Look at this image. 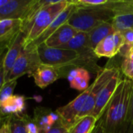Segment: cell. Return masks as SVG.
<instances>
[{"label": "cell", "mask_w": 133, "mask_h": 133, "mask_svg": "<svg viewBox=\"0 0 133 133\" xmlns=\"http://www.w3.org/2000/svg\"><path fill=\"white\" fill-rule=\"evenodd\" d=\"M121 68L122 72L126 76V78L133 80V61L128 58H124Z\"/></svg>", "instance_id": "24"}, {"label": "cell", "mask_w": 133, "mask_h": 133, "mask_svg": "<svg viewBox=\"0 0 133 133\" xmlns=\"http://www.w3.org/2000/svg\"><path fill=\"white\" fill-rule=\"evenodd\" d=\"M115 32V31L111 22L103 23L95 26L94 28H93L91 30H90L87 33L91 48L94 50L96 46L101 41H103L104 38H106L109 35L114 34Z\"/></svg>", "instance_id": "18"}, {"label": "cell", "mask_w": 133, "mask_h": 133, "mask_svg": "<svg viewBox=\"0 0 133 133\" xmlns=\"http://www.w3.org/2000/svg\"><path fill=\"white\" fill-rule=\"evenodd\" d=\"M120 70L115 67H106L102 69L98 73L94 79V83L90 86V94L85 103L82 111L79 114L77 119H79L86 115H90L92 112L95 104L97 101V97L98 96V94L102 90V88L110 81V79L115 76L118 72H119Z\"/></svg>", "instance_id": "7"}, {"label": "cell", "mask_w": 133, "mask_h": 133, "mask_svg": "<svg viewBox=\"0 0 133 133\" xmlns=\"http://www.w3.org/2000/svg\"><path fill=\"white\" fill-rule=\"evenodd\" d=\"M60 48L69 49L76 51L79 55L81 59L86 64L87 67H88L90 69H93L94 71L97 70V73L100 72L99 70L102 69H100L96 63V59L97 57L95 55L94 49L90 44L87 33L79 31L69 43Z\"/></svg>", "instance_id": "6"}, {"label": "cell", "mask_w": 133, "mask_h": 133, "mask_svg": "<svg viewBox=\"0 0 133 133\" xmlns=\"http://www.w3.org/2000/svg\"><path fill=\"white\" fill-rule=\"evenodd\" d=\"M27 131H28V133H40L41 132V130L39 129L36 123L30 117L28 118V120H27Z\"/></svg>", "instance_id": "27"}, {"label": "cell", "mask_w": 133, "mask_h": 133, "mask_svg": "<svg viewBox=\"0 0 133 133\" xmlns=\"http://www.w3.org/2000/svg\"><path fill=\"white\" fill-rule=\"evenodd\" d=\"M132 90V80L122 79L104 114L97 122L105 133H116L126 122Z\"/></svg>", "instance_id": "1"}, {"label": "cell", "mask_w": 133, "mask_h": 133, "mask_svg": "<svg viewBox=\"0 0 133 133\" xmlns=\"http://www.w3.org/2000/svg\"><path fill=\"white\" fill-rule=\"evenodd\" d=\"M97 120L92 115H86L76 120L68 129V133H92L97 124Z\"/></svg>", "instance_id": "19"}, {"label": "cell", "mask_w": 133, "mask_h": 133, "mask_svg": "<svg viewBox=\"0 0 133 133\" xmlns=\"http://www.w3.org/2000/svg\"><path fill=\"white\" fill-rule=\"evenodd\" d=\"M92 133H105V132H104V129L102 128V126L97 122L96 127L94 128V131L92 132Z\"/></svg>", "instance_id": "30"}, {"label": "cell", "mask_w": 133, "mask_h": 133, "mask_svg": "<svg viewBox=\"0 0 133 133\" xmlns=\"http://www.w3.org/2000/svg\"><path fill=\"white\" fill-rule=\"evenodd\" d=\"M124 44V37L121 32H115L101 41L94 51L97 58H113L118 55Z\"/></svg>", "instance_id": "10"}, {"label": "cell", "mask_w": 133, "mask_h": 133, "mask_svg": "<svg viewBox=\"0 0 133 133\" xmlns=\"http://www.w3.org/2000/svg\"><path fill=\"white\" fill-rule=\"evenodd\" d=\"M68 132L67 127L63 124L61 119H59L50 129L45 131H41L40 133H65Z\"/></svg>", "instance_id": "25"}, {"label": "cell", "mask_w": 133, "mask_h": 133, "mask_svg": "<svg viewBox=\"0 0 133 133\" xmlns=\"http://www.w3.org/2000/svg\"><path fill=\"white\" fill-rule=\"evenodd\" d=\"M41 131L50 129L59 119V115L55 112L45 108H37L34 117L32 118Z\"/></svg>", "instance_id": "17"}, {"label": "cell", "mask_w": 133, "mask_h": 133, "mask_svg": "<svg viewBox=\"0 0 133 133\" xmlns=\"http://www.w3.org/2000/svg\"><path fill=\"white\" fill-rule=\"evenodd\" d=\"M31 76L34 78L35 84L44 89L59 79L62 76V72L56 68L41 64Z\"/></svg>", "instance_id": "13"}, {"label": "cell", "mask_w": 133, "mask_h": 133, "mask_svg": "<svg viewBox=\"0 0 133 133\" xmlns=\"http://www.w3.org/2000/svg\"><path fill=\"white\" fill-rule=\"evenodd\" d=\"M25 97L20 95H12L3 103L0 104V115L2 117L18 115L25 109Z\"/></svg>", "instance_id": "16"}, {"label": "cell", "mask_w": 133, "mask_h": 133, "mask_svg": "<svg viewBox=\"0 0 133 133\" xmlns=\"http://www.w3.org/2000/svg\"><path fill=\"white\" fill-rule=\"evenodd\" d=\"M65 133H68V132H65Z\"/></svg>", "instance_id": "35"}, {"label": "cell", "mask_w": 133, "mask_h": 133, "mask_svg": "<svg viewBox=\"0 0 133 133\" xmlns=\"http://www.w3.org/2000/svg\"><path fill=\"white\" fill-rule=\"evenodd\" d=\"M132 94H131V99H130V104H129V109L126 118V122H130L133 123V81L132 80Z\"/></svg>", "instance_id": "28"}, {"label": "cell", "mask_w": 133, "mask_h": 133, "mask_svg": "<svg viewBox=\"0 0 133 133\" xmlns=\"http://www.w3.org/2000/svg\"><path fill=\"white\" fill-rule=\"evenodd\" d=\"M75 5V4H74ZM67 23L78 31L88 33L95 26L111 22L115 14L107 9L76 5Z\"/></svg>", "instance_id": "3"}, {"label": "cell", "mask_w": 133, "mask_h": 133, "mask_svg": "<svg viewBox=\"0 0 133 133\" xmlns=\"http://www.w3.org/2000/svg\"><path fill=\"white\" fill-rule=\"evenodd\" d=\"M125 58H129L130 60L133 61V47L131 48V49H130V51H129V52L128 55H127Z\"/></svg>", "instance_id": "32"}, {"label": "cell", "mask_w": 133, "mask_h": 133, "mask_svg": "<svg viewBox=\"0 0 133 133\" xmlns=\"http://www.w3.org/2000/svg\"><path fill=\"white\" fill-rule=\"evenodd\" d=\"M1 120H2V116H1V115H0V124H1ZM0 128H1V126H0Z\"/></svg>", "instance_id": "34"}, {"label": "cell", "mask_w": 133, "mask_h": 133, "mask_svg": "<svg viewBox=\"0 0 133 133\" xmlns=\"http://www.w3.org/2000/svg\"><path fill=\"white\" fill-rule=\"evenodd\" d=\"M34 0H9L0 8V19L22 20Z\"/></svg>", "instance_id": "12"}, {"label": "cell", "mask_w": 133, "mask_h": 133, "mask_svg": "<svg viewBox=\"0 0 133 133\" xmlns=\"http://www.w3.org/2000/svg\"><path fill=\"white\" fill-rule=\"evenodd\" d=\"M28 116L26 115H11L6 117L8 126V133H28L27 120Z\"/></svg>", "instance_id": "20"}, {"label": "cell", "mask_w": 133, "mask_h": 133, "mask_svg": "<svg viewBox=\"0 0 133 133\" xmlns=\"http://www.w3.org/2000/svg\"><path fill=\"white\" fill-rule=\"evenodd\" d=\"M132 81H133V80H132Z\"/></svg>", "instance_id": "36"}, {"label": "cell", "mask_w": 133, "mask_h": 133, "mask_svg": "<svg viewBox=\"0 0 133 133\" xmlns=\"http://www.w3.org/2000/svg\"><path fill=\"white\" fill-rule=\"evenodd\" d=\"M25 36L22 32H19L13 40L12 43L9 47L3 61V66L5 74V80L9 75L16 61L17 60L21 51L23 48Z\"/></svg>", "instance_id": "14"}, {"label": "cell", "mask_w": 133, "mask_h": 133, "mask_svg": "<svg viewBox=\"0 0 133 133\" xmlns=\"http://www.w3.org/2000/svg\"><path fill=\"white\" fill-rule=\"evenodd\" d=\"M111 23L115 32H122L129 29H133V13L115 16Z\"/></svg>", "instance_id": "21"}, {"label": "cell", "mask_w": 133, "mask_h": 133, "mask_svg": "<svg viewBox=\"0 0 133 133\" xmlns=\"http://www.w3.org/2000/svg\"><path fill=\"white\" fill-rule=\"evenodd\" d=\"M120 72H118L115 76H113L110 81L102 88V90L98 94L97 97L95 106L90 113V115L94 116L97 121L100 120L102 115L104 114L107 106L108 105L110 101L111 100L120 81H121Z\"/></svg>", "instance_id": "9"}, {"label": "cell", "mask_w": 133, "mask_h": 133, "mask_svg": "<svg viewBox=\"0 0 133 133\" xmlns=\"http://www.w3.org/2000/svg\"><path fill=\"white\" fill-rule=\"evenodd\" d=\"M37 51L42 65H49L59 69L62 75L64 74L65 69L71 66L84 69L87 67L79 55L72 50L60 48H49L43 43L37 47Z\"/></svg>", "instance_id": "2"}, {"label": "cell", "mask_w": 133, "mask_h": 133, "mask_svg": "<svg viewBox=\"0 0 133 133\" xmlns=\"http://www.w3.org/2000/svg\"><path fill=\"white\" fill-rule=\"evenodd\" d=\"M90 73L88 72L87 69H84V68H79V72L78 74L76 75V76L69 83H70V87L71 88L76 89L77 90L79 86L85 80H90Z\"/></svg>", "instance_id": "23"}, {"label": "cell", "mask_w": 133, "mask_h": 133, "mask_svg": "<svg viewBox=\"0 0 133 133\" xmlns=\"http://www.w3.org/2000/svg\"><path fill=\"white\" fill-rule=\"evenodd\" d=\"M75 8H76V6H75L74 3L72 2V1H70V3L69 4V5L55 18V19L51 23V24L36 40H34L33 42H31L29 45H27L24 48H37L38 45L44 43V41L54 32H55L61 26H62L63 24L67 23V21L69 20L70 16L73 12Z\"/></svg>", "instance_id": "11"}, {"label": "cell", "mask_w": 133, "mask_h": 133, "mask_svg": "<svg viewBox=\"0 0 133 133\" xmlns=\"http://www.w3.org/2000/svg\"><path fill=\"white\" fill-rule=\"evenodd\" d=\"M17 85V79L9 80L5 82L0 90V104L5 101L13 95L14 90Z\"/></svg>", "instance_id": "22"}, {"label": "cell", "mask_w": 133, "mask_h": 133, "mask_svg": "<svg viewBox=\"0 0 133 133\" xmlns=\"http://www.w3.org/2000/svg\"><path fill=\"white\" fill-rule=\"evenodd\" d=\"M0 133H8V126L6 122H5L0 128Z\"/></svg>", "instance_id": "31"}, {"label": "cell", "mask_w": 133, "mask_h": 133, "mask_svg": "<svg viewBox=\"0 0 133 133\" xmlns=\"http://www.w3.org/2000/svg\"><path fill=\"white\" fill-rule=\"evenodd\" d=\"M116 133H133V123L125 122Z\"/></svg>", "instance_id": "29"}, {"label": "cell", "mask_w": 133, "mask_h": 133, "mask_svg": "<svg viewBox=\"0 0 133 133\" xmlns=\"http://www.w3.org/2000/svg\"><path fill=\"white\" fill-rule=\"evenodd\" d=\"M41 64L37 48H23L5 82L17 79L26 74L31 76Z\"/></svg>", "instance_id": "5"}, {"label": "cell", "mask_w": 133, "mask_h": 133, "mask_svg": "<svg viewBox=\"0 0 133 133\" xmlns=\"http://www.w3.org/2000/svg\"><path fill=\"white\" fill-rule=\"evenodd\" d=\"M72 2L76 5L107 9L112 12L115 16L133 13V0H76Z\"/></svg>", "instance_id": "8"}, {"label": "cell", "mask_w": 133, "mask_h": 133, "mask_svg": "<svg viewBox=\"0 0 133 133\" xmlns=\"http://www.w3.org/2000/svg\"><path fill=\"white\" fill-rule=\"evenodd\" d=\"M70 1H48L37 12L30 32L26 37L23 48L36 40L55 19V18L69 5Z\"/></svg>", "instance_id": "4"}, {"label": "cell", "mask_w": 133, "mask_h": 133, "mask_svg": "<svg viewBox=\"0 0 133 133\" xmlns=\"http://www.w3.org/2000/svg\"><path fill=\"white\" fill-rule=\"evenodd\" d=\"M6 51H7L0 52V90L3 84L5 82V74L4 66H3V61H4V57H5Z\"/></svg>", "instance_id": "26"}, {"label": "cell", "mask_w": 133, "mask_h": 133, "mask_svg": "<svg viewBox=\"0 0 133 133\" xmlns=\"http://www.w3.org/2000/svg\"><path fill=\"white\" fill-rule=\"evenodd\" d=\"M78 32L68 23H65L54 32L44 44L49 48H61L69 43Z\"/></svg>", "instance_id": "15"}, {"label": "cell", "mask_w": 133, "mask_h": 133, "mask_svg": "<svg viewBox=\"0 0 133 133\" xmlns=\"http://www.w3.org/2000/svg\"><path fill=\"white\" fill-rule=\"evenodd\" d=\"M8 1H9V0H0V8H1L2 6H3L5 3H7Z\"/></svg>", "instance_id": "33"}]
</instances>
